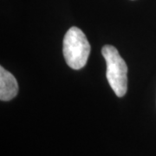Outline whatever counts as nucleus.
Instances as JSON below:
<instances>
[{
  "instance_id": "nucleus-1",
  "label": "nucleus",
  "mask_w": 156,
  "mask_h": 156,
  "mask_svg": "<svg viewBox=\"0 0 156 156\" xmlns=\"http://www.w3.org/2000/svg\"><path fill=\"white\" fill-rule=\"evenodd\" d=\"M90 45L85 34L77 27H71L63 38V56L73 69L83 68L89 58Z\"/></svg>"
},
{
  "instance_id": "nucleus-2",
  "label": "nucleus",
  "mask_w": 156,
  "mask_h": 156,
  "mask_svg": "<svg viewBox=\"0 0 156 156\" xmlns=\"http://www.w3.org/2000/svg\"><path fill=\"white\" fill-rule=\"evenodd\" d=\"M106 60V76L108 83L118 97H122L128 89V67L116 48L105 45L101 50Z\"/></svg>"
},
{
  "instance_id": "nucleus-3",
  "label": "nucleus",
  "mask_w": 156,
  "mask_h": 156,
  "mask_svg": "<svg viewBox=\"0 0 156 156\" xmlns=\"http://www.w3.org/2000/svg\"><path fill=\"white\" fill-rule=\"evenodd\" d=\"M18 92V85L14 76L5 69L0 67V99L7 101L12 100Z\"/></svg>"
}]
</instances>
